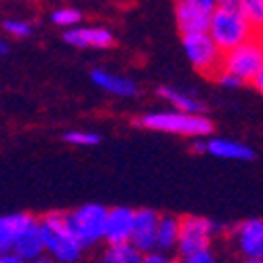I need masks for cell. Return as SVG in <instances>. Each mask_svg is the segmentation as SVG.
I'll return each mask as SVG.
<instances>
[{
  "label": "cell",
  "mask_w": 263,
  "mask_h": 263,
  "mask_svg": "<svg viewBox=\"0 0 263 263\" xmlns=\"http://www.w3.org/2000/svg\"><path fill=\"white\" fill-rule=\"evenodd\" d=\"M137 126L156 130V133L181 135V137H209L213 133V122L204 114H187L177 109H166V112H149L137 120Z\"/></svg>",
  "instance_id": "1"
},
{
  "label": "cell",
  "mask_w": 263,
  "mask_h": 263,
  "mask_svg": "<svg viewBox=\"0 0 263 263\" xmlns=\"http://www.w3.org/2000/svg\"><path fill=\"white\" fill-rule=\"evenodd\" d=\"M209 34L223 53L245 45V42H249L251 38L257 36L236 3H228V5L217 7L215 17L209 26Z\"/></svg>",
  "instance_id": "2"
},
{
  "label": "cell",
  "mask_w": 263,
  "mask_h": 263,
  "mask_svg": "<svg viewBox=\"0 0 263 263\" xmlns=\"http://www.w3.org/2000/svg\"><path fill=\"white\" fill-rule=\"evenodd\" d=\"M40 230L45 236L47 255L53 257L57 263H78L82 259L84 247L68 230L65 213L51 211L45 217H40Z\"/></svg>",
  "instance_id": "3"
},
{
  "label": "cell",
  "mask_w": 263,
  "mask_h": 263,
  "mask_svg": "<svg viewBox=\"0 0 263 263\" xmlns=\"http://www.w3.org/2000/svg\"><path fill=\"white\" fill-rule=\"evenodd\" d=\"M109 209L97 202L82 204L70 213H65V223L72 236L84 249H93L105 240V223Z\"/></svg>",
  "instance_id": "4"
},
{
  "label": "cell",
  "mask_w": 263,
  "mask_h": 263,
  "mask_svg": "<svg viewBox=\"0 0 263 263\" xmlns=\"http://www.w3.org/2000/svg\"><path fill=\"white\" fill-rule=\"evenodd\" d=\"M181 45H183L185 57L194 65V70H198L204 76H215L217 78V74L223 68L226 53L219 49V45L211 38L209 32L181 36Z\"/></svg>",
  "instance_id": "5"
},
{
  "label": "cell",
  "mask_w": 263,
  "mask_h": 263,
  "mask_svg": "<svg viewBox=\"0 0 263 263\" xmlns=\"http://www.w3.org/2000/svg\"><path fill=\"white\" fill-rule=\"evenodd\" d=\"M261 68H263V36H255L245 45L226 53L221 70L234 74L245 84H253Z\"/></svg>",
  "instance_id": "6"
},
{
  "label": "cell",
  "mask_w": 263,
  "mask_h": 263,
  "mask_svg": "<svg viewBox=\"0 0 263 263\" xmlns=\"http://www.w3.org/2000/svg\"><path fill=\"white\" fill-rule=\"evenodd\" d=\"M219 232H221L219 223L211 221L206 217H198V215L181 217V236H179L177 257L209 251L211 245L215 242V238L219 236Z\"/></svg>",
  "instance_id": "7"
},
{
  "label": "cell",
  "mask_w": 263,
  "mask_h": 263,
  "mask_svg": "<svg viewBox=\"0 0 263 263\" xmlns=\"http://www.w3.org/2000/svg\"><path fill=\"white\" fill-rule=\"evenodd\" d=\"M217 7V0H175V19L181 36L209 32Z\"/></svg>",
  "instance_id": "8"
},
{
  "label": "cell",
  "mask_w": 263,
  "mask_h": 263,
  "mask_svg": "<svg viewBox=\"0 0 263 263\" xmlns=\"http://www.w3.org/2000/svg\"><path fill=\"white\" fill-rule=\"evenodd\" d=\"M232 238L242 259H263V219H245L234 228Z\"/></svg>",
  "instance_id": "9"
},
{
  "label": "cell",
  "mask_w": 263,
  "mask_h": 263,
  "mask_svg": "<svg viewBox=\"0 0 263 263\" xmlns=\"http://www.w3.org/2000/svg\"><path fill=\"white\" fill-rule=\"evenodd\" d=\"M158 223L160 215L152 209H137L135 217V228L130 236V245H133L141 255L154 253L158 242Z\"/></svg>",
  "instance_id": "10"
},
{
  "label": "cell",
  "mask_w": 263,
  "mask_h": 263,
  "mask_svg": "<svg viewBox=\"0 0 263 263\" xmlns=\"http://www.w3.org/2000/svg\"><path fill=\"white\" fill-rule=\"evenodd\" d=\"M135 217L137 209L130 206H114L107 213V223H105V240L107 247L112 245H128L130 236L135 228Z\"/></svg>",
  "instance_id": "11"
},
{
  "label": "cell",
  "mask_w": 263,
  "mask_h": 263,
  "mask_svg": "<svg viewBox=\"0 0 263 263\" xmlns=\"http://www.w3.org/2000/svg\"><path fill=\"white\" fill-rule=\"evenodd\" d=\"M63 40L76 49H107L114 45V36L105 28H72L63 34Z\"/></svg>",
  "instance_id": "12"
},
{
  "label": "cell",
  "mask_w": 263,
  "mask_h": 263,
  "mask_svg": "<svg viewBox=\"0 0 263 263\" xmlns=\"http://www.w3.org/2000/svg\"><path fill=\"white\" fill-rule=\"evenodd\" d=\"M34 223H38V219L30 213H11L0 219V255L13 253L17 236Z\"/></svg>",
  "instance_id": "13"
},
{
  "label": "cell",
  "mask_w": 263,
  "mask_h": 263,
  "mask_svg": "<svg viewBox=\"0 0 263 263\" xmlns=\"http://www.w3.org/2000/svg\"><path fill=\"white\" fill-rule=\"evenodd\" d=\"M206 154L213 158L238 160V162H249L255 158L253 147H249L242 141L226 139V137H209L206 139Z\"/></svg>",
  "instance_id": "14"
},
{
  "label": "cell",
  "mask_w": 263,
  "mask_h": 263,
  "mask_svg": "<svg viewBox=\"0 0 263 263\" xmlns=\"http://www.w3.org/2000/svg\"><path fill=\"white\" fill-rule=\"evenodd\" d=\"M91 80L101 91L114 95V97H135L137 95V84L130 78H124L120 74H112V72L101 70V68H95L91 72Z\"/></svg>",
  "instance_id": "15"
},
{
  "label": "cell",
  "mask_w": 263,
  "mask_h": 263,
  "mask_svg": "<svg viewBox=\"0 0 263 263\" xmlns=\"http://www.w3.org/2000/svg\"><path fill=\"white\" fill-rule=\"evenodd\" d=\"M13 253H17L21 259H26V261H32V259L47 255L45 236H42V230H40V219H38V223L30 226L26 232H21L17 236Z\"/></svg>",
  "instance_id": "16"
},
{
  "label": "cell",
  "mask_w": 263,
  "mask_h": 263,
  "mask_svg": "<svg viewBox=\"0 0 263 263\" xmlns=\"http://www.w3.org/2000/svg\"><path fill=\"white\" fill-rule=\"evenodd\" d=\"M179 236H181V217H175V215H160L156 251H160V253H168V255L177 253Z\"/></svg>",
  "instance_id": "17"
},
{
  "label": "cell",
  "mask_w": 263,
  "mask_h": 263,
  "mask_svg": "<svg viewBox=\"0 0 263 263\" xmlns=\"http://www.w3.org/2000/svg\"><path fill=\"white\" fill-rule=\"evenodd\" d=\"M158 97L164 99L171 107H175L177 112H187V114H204L206 105L192 97L190 93L185 91H179V89H173V86H158Z\"/></svg>",
  "instance_id": "18"
},
{
  "label": "cell",
  "mask_w": 263,
  "mask_h": 263,
  "mask_svg": "<svg viewBox=\"0 0 263 263\" xmlns=\"http://www.w3.org/2000/svg\"><path fill=\"white\" fill-rule=\"evenodd\" d=\"M143 255L133 247V245H112L103 249L99 263H141Z\"/></svg>",
  "instance_id": "19"
},
{
  "label": "cell",
  "mask_w": 263,
  "mask_h": 263,
  "mask_svg": "<svg viewBox=\"0 0 263 263\" xmlns=\"http://www.w3.org/2000/svg\"><path fill=\"white\" fill-rule=\"evenodd\" d=\"M257 36H263V0H236Z\"/></svg>",
  "instance_id": "20"
},
{
  "label": "cell",
  "mask_w": 263,
  "mask_h": 263,
  "mask_svg": "<svg viewBox=\"0 0 263 263\" xmlns=\"http://www.w3.org/2000/svg\"><path fill=\"white\" fill-rule=\"evenodd\" d=\"M51 21L57 28H63L65 32H68L72 28H78V24L82 21V13L74 7H59L51 13Z\"/></svg>",
  "instance_id": "21"
},
{
  "label": "cell",
  "mask_w": 263,
  "mask_h": 263,
  "mask_svg": "<svg viewBox=\"0 0 263 263\" xmlns=\"http://www.w3.org/2000/svg\"><path fill=\"white\" fill-rule=\"evenodd\" d=\"M3 30L9 38H28L34 34V26L26 19H5Z\"/></svg>",
  "instance_id": "22"
},
{
  "label": "cell",
  "mask_w": 263,
  "mask_h": 263,
  "mask_svg": "<svg viewBox=\"0 0 263 263\" xmlns=\"http://www.w3.org/2000/svg\"><path fill=\"white\" fill-rule=\"evenodd\" d=\"M63 141H68L72 145H80V147H89V145H97L101 141V137L91 130H68L63 135Z\"/></svg>",
  "instance_id": "23"
},
{
  "label": "cell",
  "mask_w": 263,
  "mask_h": 263,
  "mask_svg": "<svg viewBox=\"0 0 263 263\" xmlns=\"http://www.w3.org/2000/svg\"><path fill=\"white\" fill-rule=\"evenodd\" d=\"M177 263H219V259L213 253V249H209V251L192 253V255H185V257H177Z\"/></svg>",
  "instance_id": "24"
},
{
  "label": "cell",
  "mask_w": 263,
  "mask_h": 263,
  "mask_svg": "<svg viewBox=\"0 0 263 263\" xmlns=\"http://www.w3.org/2000/svg\"><path fill=\"white\" fill-rule=\"evenodd\" d=\"M141 263H177V257H173V255H168V253L154 251V253L143 255Z\"/></svg>",
  "instance_id": "25"
},
{
  "label": "cell",
  "mask_w": 263,
  "mask_h": 263,
  "mask_svg": "<svg viewBox=\"0 0 263 263\" xmlns=\"http://www.w3.org/2000/svg\"><path fill=\"white\" fill-rule=\"evenodd\" d=\"M217 82L221 84V86H226V89H238V86H242L245 82L240 80V78H236L234 74H230V72H219L217 74Z\"/></svg>",
  "instance_id": "26"
},
{
  "label": "cell",
  "mask_w": 263,
  "mask_h": 263,
  "mask_svg": "<svg viewBox=\"0 0 263 263\" xmlns=\"http://www.w3.org/2000/svg\"><path fill=\"white\" fill-rule=\"evenodd\" d=\"M0 263H28V261L21 259L17 253H3L0 255Z\"/></svg>",
  "instance_id": "27"
},
{
  "label": "cell",
  "mask_w": 263,
  "mask_h": 263,
  "mask_svg": "<svg viewBox=\"0 0 263 263\" xmlns=\"http://www.w3.org/2000/svg\"><path fill=\"white\" fill-rule=\"evenodd\" d=\"M253 86H255V89H257V91L263 95V68H261V72L257 74V78L253 80Z\"/></svg>",
  "instance_id": "28"
},
{
  "label": "cell",
  "mask_w": 263,
  "mask_h": 263,
  "mask_svg": "<svg viewBox=\"0 0 263 263\" xmlns=\"http://www.w3.org/2000/svg\"><path fill=\"white\" fill-rule=\"evenodd\" d=\"M28 263H57L53 257H49V255H42V257H38V259H32V261H28Z\"/></svg>",
  "instance_id": "29"
},
{
  "label": "cell",
  "mask_w": 263,
  "mask_h": 263,
  "mask_svg": "<svg viewBox=\"0 0 263 263\" xmlns=\"http://www.w3.org/2000/svg\"><path fill=\"white\" fill-rule=\"evenodd\" d=\"M0 53H3V55H7V53H9V40H7V38L0 40Z\"/></svg>",
  "instance_id": "30"
},
{
  "label": "cell",
  "mask_w": 263,
  "mask_h": 263,
  "mask_svg": "<svg viewBox=\"0 0 263 263\" xmlns=\"http://www.w3.org/2000/svg\"><path fill=\"white\" fill-rule=\"evenodd\" d=\"M238 263H263V259H240Z\"/></svg>",
  "instance_id": "31"
},
{
  "label": "cell",
  "mask_w": 263,
  "mask_h": 263,
  "mask_svg": "<svg viewBox=\"0 0 263 263\" xmlns=\"http://www.w3.org/2000/svg\"><path fill=\"white\" fill-rule=\"evenodd\" d=\"M219 5H228V3H236V0H217Z\"/></svg>",
  "instance_id": "32"
}]
</instances>
